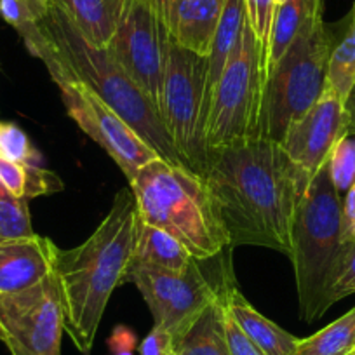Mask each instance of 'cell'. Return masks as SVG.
I'll list each match as a JSON object with an SVG mask.
<instances>
[{
    "mask_svg": "<svg viewBox=\"0 0 355 355\" xmlns=\"http://www.w3.org/2000/svg\"><path fill=\"white\" fill-rule=\"evenodd\" d=\"M206 261L196 258L183 272L139 263L129 265L124 282L136 284L152 312L153 326L164 327L174 341L192 327L200 313L220 295L221 281H209L204 272Z\"/></svg>",
    "mask_w": 355,
    "mask_h": 355,
    "instance_id": "obj_9",
    "label": "cell"
},
{
    "mask_svg": "<svg viewBox=\"0 0 355 355\" xmlns=\"http://www.w3.org/2000/svg\"><path fill=\"white\" fill-rule=\"evenodd\" d=\"M261 47L249 21L218 78L206 117V150L258 136L265 73Z\"/></svg>",
    "mask_w": 355,
    "mask_h": 355,
    "instance_id": "obj_7",
    "label": "cell"
},
{
    "mask_svg": "<svg viewBox=\"0 0 355 355\" xmlns=\"http://www.w3.org/2000/svg\"><path fill=\"white\" fill-rule=\"evenodd\" d=\"M334 40V26L324 23V8L317 9L266 77L258 136L281 143L293 122L319 100L326 85Z\"/></svg>",
    "mask_w": 355,
    "mask_h": 355,
    "instance_id": "obj_6",
    "label": "cell"
},
{
    "mask_svg": "<svg viewBox=\"0 0 355 355\" xmlns=\"http://www.w3.org/2000/svg\"><path fill=\"white\" fill-rule=\"evenodd\" d=\"M100 49H107L117 30L125 0H47Z\"/></svg>",
    "mask_w": 355,
    "mask_h": 355,
    "instance_id": "obj_17",
    "label": "cell"
},
{
    "mask_svg": "<svg viewBox=\"0 0 355 355\" xmlns=\"http://www.w3.org/2000/svg\"><path fill=\"white\" fill-rule=\"evenodd\" d=\"M0 183L12 196L26 200L63 190V183L53 171L6 159H0Z\"/></svg>",
    "mask_w": 355,
    "mask_h": 355,
    "instance_id": "obj_23",
    "label": "cell"
},
{
    "mask_svg": "<svg viewBox=\"0 0 355 355\" xmlns=\"http://www.w3.org/2000/svg\"><path fill=\"white\" fill-rule=\"evenodd\" d=\"M139 216L131 189L119 190L100 227L80 245L58 252L64 333L89 355L112 293L132 261Z\"/></svg>",
    "mask_w": 355,
    "mask_h": 355,
    "instance_id": "obj_3",
    "label": "cell"
},
{
    "mask_svg": "<svg viewBox=\"0 0 355 355\" xmlns=\"http://www.w3.org/2000/svg\"><path fill=\"white\" fill-rule=\"evenodd\" d=\"M0 159L42 166V155L30 141L28 135L12 122H0Z\"/></svg>",
    "mask_w": 355,
    "mask_h": 355,
    "instance_id": "obj_27",
    "label": "cell"
},
{
    "mask_svg": "<svg viewBox=\"0 0 355 355\" xmlns=\"http://www.w3.org/2000/svg\"><path fill=\"white\" fill-rule=\"evenodd\" d=\"M327 166L338 192H347L355 182V139H352L350 135H345L338 139L327 160Z\"/></svg>",
    "mask_w": 355,
    "mask_h": 355,
    "instance_id": "obj_28",
    "label": "cell"
},
{
    "mask_svg": "<svg viewBox=\"0 0 355 355\" xmlns=\"http://www.w3.org/2000/svg\"><path fill=\"white\" fill-rule=\"evenodd\" d=\"M320 8H324V0H288L286 4L275 8L268 51H266L265 64H263L265 82L272 68L281 61L289 46L298 39L310 16Z\"/></svg>",
    "mask_w": 355,
    "mask_h": 355,
    "instance_id": "obj_19",
    "label": "cell"
},
{
    "mask_svg": "<svg viewBox=\"0 0 355 355\" xmlns=\"http://www.w3.org/2000/svg\"><path fill=\"white\" fill-rule=\"evenodd\" d=\"M141 355H174V340L164 327L153 326L139 347Z\"/></svg>",
    "mask_w": 355,
    "mask_h": 355,
    "instance_id": "obj_32",
    "label": "cell"
},
{
    "mask_svg": "<svg viewBox=\"0 0 355 355\" xmlns=\"http://www.w3.org/2000/svg\"><path fill=\"white\" fill-rule=\"evenodd\" d=\"M0 18L25 37L35 25V11L32 0H0Z\"/></svg>",
    "mask_w": 355,
    "mask_h": 355,
    "instance_id": "obj_30",
    "label": "cell"
},
{
    "mask_svg": "<svg viewBox=\"0 0 355 355\" xmlns=\"http://www.w3.org/2000/svg\"><path fill=\"white\" fill-rule=\"evenodd\" d=\"M60 248L51 239L0 241V295L25 291L56 272Z\"/></svg>",
    "mask_w": 355,
    "mask_h": 355,
    "instance_id": "obj_15",
    "label": "cell"
},
{
    "mask_svg": "<svg viewBox=\"0 0 355 355\" xmlns=\"http://www.w3.org/2000/svg\"><path fill=\"white\" fill-rule=\"evenodd\" d=\"M174 355H230L220 295L200 313L192 327L174 341Z\"/></svg>",
    "mask_w": 355,
    "mask_h": 355,
    "instance_id": "obj_20",
    "label": "cell"
},
{
    "mask_svg": "<svg viewBox=\"0 0 355 355\" xmlns=\"http://www.w3.org/2000/svg\"><path fill=\"white\" fill-rule=\"evenodd\" d=\"M244 2L249 25H251L256 40L261 47L263 58H266L272 19H274L275 12V0H244ZM263 64H265V61H263Z\"/></svg>",
    "mask_w": 355,
    "mask_h": 355,
    "instance_id": "obj_29",
    "label": "cell"
},
{
    "mask_svg": "<svg viewBox=\"0 0 355 355\" xmlns=\"http://www.w3.org/2000/svg\"><path fill=\"white\" fill-rule=\"evenodd\" d=\"M355 350V306L309 338H300L295 355H352Z\"/></svg>",
    "mask_w": 355,
    "mask_h": 355,
    "instance_id": "obj_24",
    "label": "cell"
},
{
    "mask_svg": "<svg viewBox=\"0 0 355 355\" xmlns=\"http://www.w3.org/2000/svg\"><path fill=\"white\" fill-rule=\"evenodd\" d=\"M112 355H135V354H132V352H115V354Z\"/></svg>",
    "mask_w": 355,
    "mask_h": 355,
    "instance_id": "obj_36",
    "label": "cell"
},
{
    "mask_svg": "<svg viewBox=\"0 0 355 355\" xmlns=\"http://www.w3.org/2000/svg\"><path fill=\"white\" fill-rule=\"evenodd\" d=\"M63 333L56 272L25 291L0 295V341L11 355H61Z\"/></svg>",
    "mask_w": 355,
    "mask_h": 355,
    "instance_id": "obj_10",
    "label": "cell"
},
{
    "mask_svg": "<svg viewBox=\"0 0 355 355\" xmlns=\"http://www.w3.org/2000/svg\"><path fill=\"white\" fill-rule=\"evenodd\" d=\"M345 119H347V132L355 135V84L345 100Z\"/></svg>",
    "mask_w": 355,
    "mask_h": 355,
    "instance_id": "obj_35",
    "label": "cell"
},
{
    "mask_svg": "<svg viewBox=\"0 0 355 355\" xmlns=\"http://www.w3.org/2000/svg\"><path fill=\"white\" fill-rule=\"evenodd\" d=\"M220 300L242 331L266 355H295L300 338L293 336L281 326L258 312L235 286L232 272H225L220 284Z\"/></svg>",
    "mask_w": 355,
    "mask_h": 355,
    "instance_id": "obj_16",
    "label": "cell"
},
{
    "mask_svg": "<svg viewBox=\"0 0 355 355\" xmlns=\"http://www.w3.org/2000/svg\"><path fill=\"white\" fill-rule=\"evenodd\" d=\"M334 32L336 40L327 67L326 87L333 89L345 103L355 84V0L350 12L334 26Z\"/></svg>",
    "mask_w": 355,
    "mask_h": 355,
    "instance_id": "obj_22",
    "label": "cell"
},
{
    "mask_svg": "<svg viewBox=\"0 0 355 355\" xmlns=\"http://www.w3.org/2000/svg\"><path fill=\"white\" fill-rule=\"evenodd\" d=\"M32 4L35 25L21 39L28 53L46 64L51 78H63L93 91L129 122L164 160L183 164L159 112L108 49L93 46L47 0H32Z\"/></svg>",
    "mask_w": 355,
    "mask_h": 355,
    "instance_id": "obj_2",
    "label": "cell"
},
{
    "mask_svg": "<svg viewBox=\"0 0 355 355\" xmlns=\"http://www.w3.org/2000/svg\"><path fill=\"white\" fill-rule=\"evenodd\" d=\"M286 2H288V0H275V8H279V6L286 4Z\"/></svg>",
    "mask_w": 355,
    "mask_h": 355,
    "instance_id": "obj_37",
    "label": "cell"
},
{
    "mask_svg": "<svg viewBox=\"0 0 355 355\" xmlns=\"http://www.w3.org/2000/svg\"><path fill=\"white\" fill-rule=\"evenodd\" d=\"M35 235L30 216L28 200L19 199L0 183V241Z\"/></svg>",
    "mask_w": 355,
    "mask_h": 355,
    "instance_id": "obj_25",
    "label": "cell"
},
{
    "mask_svg": "<svg viewBox=\"0 0 355 355\" xmlns=\"http://www.w3.org/2000/svg\"><path fill=\"white\" fill-rule=\"evenodd\" d=\"M53 82L60 89L67 114L114 159L129 183L141 167L162 159L129 122L93 91L63 78H54Z\"/></svg>",
    "mask_w": 355,
    "mask_h": 355,
    "instance_id": "obj_12",
    "label": "cell"
},
{
    "mask_svg": "<svg viewBox=\"0 0 355 355\" xmlns=\"http://www.w3.org/2000/svg\"><path fill=\"white\" fill-rule=\"evenodd\" d=\"M248 21L244 0H225L223 15H221L220 25H218L216 35H214L211 53L207 56V107H209L211 94L241 37L242 28Z\"/></svg>",
    "mask_w": 355,
    "mask_h": 355,
    "instance_id": "obj_21",
    "label": "cell"
},
{
    "mask_svg": "<svg viewBox=\"0 0 355 355\" xmlns=\"http://www.w3.org/2000/svg\"><path fill=\"white\" fill-rule=\"evenodd\" d=\"M343 200L334 187L327 162L310 180L296 207L291 252L298 289L300 317L319 320L327 282L343 248Z\"/></svg>",
    "mask_w": 355,
    "mask_h": 355,
    "instance_id": "obj_5",
    "label": "cell"
},
{
    "mask_svg": "<svg viewBox=\"0 0 355 355\" xmlns=\"http://www.w3.org/2000/svg\"><path fill=\"white\" fill-rule=\"evenodd\" d=\"M347 132L345 103L333 89L324 85L319 100L298 121L293 122L281 146L293 164L309 178L329 160L331 152Z\"/></svg>",
    "mask_w": 355,
    "mask_h": 355,
    "instance_id": "obj_13",
    "label": "cell"
},
{
    "mask_svg": "<svg viewBox=\"0 0 355 355\" xmlns=\"http://www.w3.org/2000/svg\"><path fill=\"white\" fill-rule=\"evenodd\" d=\"M207 56L167 39L159 115L182 162L197 174H202L207 157Z\"/></svg>",
    "mask_w": 355,
    "mask_h": 355,
    "instance_id": "obj_8",
    "label": "cell"
},
{
    "mask_svg": "<svg viewBox=\"0 0 355 355\" xmlns=\"http://www.w3.org/2000/svg\"><path fill=\"white\" fill-rule=\"evenodd\" d=\"M200 176L230 248L258 245L289 256L296 207L312 178L281 143L254 136L209 150Z\"/></svg>",
    "mask_w": 355,
    "mask_h": 355,
    "instance_id": "obj_1",
    "label": "cell"
},
{
    "mask_svg": "<svg viewBox=\"0 0 355 355\" xmlns=\"http://www.w3.org/2000/svg\"><path fill=\"white\" fill-rule=\"evenodd\" d=\"M352 355H355V350H354V352H352Z\"/></svg>",
    "mask_w": 355,
    "mask_h": 355,
    "instance_id": "obj_38",
    "label": "cell"
},
{
    "mask_svg": "<svg viewBox=\"0 0 355 355\" xmlns=\"http://www.w3.org/2000/svg\"><path fill=\"white\" fill-rule=\"evenodd\" d=\"M352 295H355V242H345L327 282L324 306L329 310L334 303Z\"/></svg>",
    "mask_w": 355,
    "mask_h": 355,
    "instance_id": "obj_26",
    "label": "cell"
},
{
    "mask_svg": "<svg viewBox=\"0 0 355 355\" xmlns=\"http://www.w3.org/2000/svg\"><path fill=\"white\" fill-rule=\"evenodd\" d=\"M108 53L138 85L157 112L162 105L167 35L152 0H125Z\"/></svg>",
    "mask_w": 355,
    "mask_h": 355,
    "instance_id": "obj_11",
    "label": "cell"
},
{
    "mask_svg": "<svg viewBox=\"0 0 355 355\" xmlns=\"http://www.w3.org/2000/svg\"><path fill=\"white\" fill-rule=\"evenodd\" d=\"M221 302V300H220ZM223 305V302H221ZM223 326H225V336H227V345L230 355H266L244 331L239 327L234 317L228 313V310L223 305Z\"/></svg>",
    "mask_w": 355,
    "mask_h": 355,
    "instance_id": "obj_31",
    "label": "cell"
},
{
    "mask_svg": "<svg viewBox=\"0 0 355 355\" xmlns=\"http://www.w3.org/2000/svg\"><path fill=\"white\" fill-rule=\"evenodd\" d=\"M193 259L196 258L192 252L174 235L139 220L131 263L159 266L171 272H183Z\"/></svg>",
    "mask_w": 355,
    "mask_h": 355,
    "instance_id": "obj_18",
    "label": "cell"
},
{
    "mask_svg": "<svg viewBox=\"0 0 355 355\" xmlns=\"http://www.w3.org/2000/svg\"><path fill=\"white\" fill-rule=\"evenodd\" d=\"M138 345V338H136L135 331L128 326H117L112 333L110 340H108V347L114 352H132Z\"/></svg>",
    "mask_w": 355,
    "mask_h": 355,
    "instance_id": "obj_34",
    "label": "cell"
},
{
    "mask_svg": "<svg viewBox=\"0 0 355 355\" xmlns=\"http://www.w3.org/2000/svg\"><path fill=\"white\" fill-rule=\"evenodd\" d=\"M343 242H355V182L343 200Z\"/></svg>",
    "mask_w": 355,
    "mask_h": 355,
    "instance_id": "obj_33",
    "label": "cell"
},
{
    "mask_svg": "<svg viewBox=\"0 0 355 355\" xmlns=\"http://www.w3.org/2000/svg\"><path fill=\"white\" fill-rule=\"evenodd\" d=\"M167 39L200 56H209L225 0H152Z\"/></svg>",
    "mask_w": 355,
    "mask_h": 355,
    "instance_id": "obj_14",
    "label": "cell"
},
{
    "mask_svg": "<svg viewBox=\"0 0 355 355\" xmlns=\"http://www.w3.org/2000/svg\"><path fill=\"white\" fill-rule=\"evenodd\" d=\"M129 187L139 220L169 232L193 258H216L230 248L204 178L185 164L152 160L136 173Z\"/></svg>",
    "mask_w": 355,
    "mask_h": 355,
    "instance_id": "obj_4",
    "label": "cell"
}]
</instances>
